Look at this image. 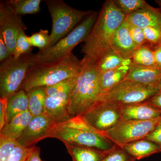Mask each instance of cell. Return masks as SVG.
I'll use <instances>...</instances> for the list:
<instances>
[{
    "label": "cell",
    "instance_id": "15",
    "mask_svg": "<svg viewBox=\"0 0 161 161\" xmlns=\"http://www.w3.org/2000/svg\"><path fill=\"white\" fill-rule=\"evenodd\" d=\"M69 96L51 97L45 98V112L57 124L66 122L71 117L68 110V104Z\"/></svg>",
    "mask_w": 161,
    "mask_h": 161
},
{
    "label": "cell",
    "instance_id": "26",
    "mask_svg": "<svg viewBox=\"0 0 161 161\" xmlns=\"http://www.w3.org/2000/svg\"><path fill=\"white\" fill-rule=\"evenodd\" d=\"M132 64L145 66H158L156 63L152 48L147 43L138 47L131 56Z\"/></svg>",
    "mask_w": 161,
    "mask_h": 161
},
{
    "label": "cell",
    "instance_id": "40",
    "mask_svg": "<svg viewBox=\"0 0 161 161\" xmlns=\"http://www.w3.org/2000/svg\"><path fill=\"white\" fill-rule=\"evenodd\" d=\"M40 147H32L28 157L26 161H43L40 158Z\"/></svg>",
    "mask_w": 161,
    "mask_h": 161
},
{
    "label": "cell",
    "instance_id": "35",
    "mask_svg": "<svg viewBox=\"0 0 161 161\" xmlns=\"http://www.w3.org/2000/svg\"><path fill=\"white\" fill-rule=\"evenodd\" d=\"M31 147H25L18 142L7 161H26Z\"/></svg>",
    "mask_w": 161,
    "mask_h": 161
},
{
    "label": "cell",
    "instance_id": "1",
    "mask_svg": "<svg viewBox=\"0 0 161 161\" xmlns=\"http://www.w3.org/2000/svg\"><path fill=\"white\" fill-rule=\"evenodd\" d=\"M113 0L106 1L90 33L84 40L81 52L84 58L96 63L112 49L115 32L126 18Z\"/></svg>",
    "mask_w": 161,
    "mask_h": 161
},
{
    "label": "cell",
    "instance_id": "42",
    "mask_svg": "<svg viewBox=\"0 0 161 161\" xmlns=\"http://www.w3.org/2000/svg\"><path fill=\"white\" fill-rule=\"evenodd\" d=\"M157 87L158 88V89L159 91H161V80L159 82L158 84L157 85Z\"/></svg>",
    "mask_w": 161,
    "mask_h": 161
},
{
    "label": "cell",
    "instance_id": "12",
    "mask_svg": "<svg viewBox=\"0 0 161 161\" xmlns=\"http://www.w3.org/2000/svg\"><path fill=\"white\" fill-rule=\"evenodd\" d=\"M58 125L46 112L33 116L17 141L27 147H34L40 141L50 137L52 131Z\"/></svg>",
    "mask_w": 161,
    "mask_h": 161
},
{
    "label": "cell",
    "instance_id": "25",
    "mask_svg": "<svg viewBox=\"0 0 161 161\" xmlns=\"http://www.w3.org/2000/svg\"><path fill=\"white\" fill-rule=\"evenodd\" d=\"M41 0H10L5 3L15 14H34L40 11Z\"/></svg>",
    "mask_w": 161,
    "mask_h": 161
},
{
    "label": "cell",
    "instance_id": "23",
    "mask_svg": "<svg viewBox=\"0 0 161 161\" xmlns=\"http://www.w3.org/2000/svg\"><path fill=\"white\" fill-rule=\"evenodd\" d=\"M28 111L27 93L21 89L8 99L7 107V123L17 115Z\"/></svg>",
    "mask_w": 161,
    "mask_h": 161
},
{
    "label": "cell",
    "instance_id": "16",
    "mask_svg": "<svg viewBox=\"0 0 161 161\" xmlns=\"http://www.w3.org/2000/svg\"><path fill=\"white\" fill-rule=\"evenodd\" d=\"M126 20L142 29L149 27L161 29V12L150 6L128 16Z\"/></svg>",
    "mask_w": 161,
    "mask_h": 161
},
{
    "label": "cell",
    "instance_id": "29",
    "mask_svg": "<svg viewBox=\"0 0 161 161\" xmlns=\"http://www.w3.org/2000/svg\"><path fill=\"white\" fill-rule=\"evenodd\" d=\"M18 144L17 140L0 133V161H7Z\"/></svg>",
    "mask_w": 161,
    "mask_h": 161
},
{
    "label": "cell",
    "instance_id": "33",
    "mask_svg": "<svg viewBox=\"0 0 161 161\" xmlns=\"http://www.w3.org/2000/svg\"><path fill=\"white\" fill-rule=\"evenodd\" d=\"M143 30L147 44L151 48L161 45V29L149 27Z\"/></svg>",
    "mask_w": 161,
    "mask_h": 161
},
{
    "label": "cell",
    "instance_id": "5",
    "mask_svg": "<svg viewBox=\"0 0 161 161\" xmlns=\"http://www.w3.org/2000/svg\"><path fill=\"white\" fill-rule=\"evenodd\" d=\"M98 16L96 12H93L69 34L59 40L54 45L40 50L38 53L35 54L36 64L54 62L72 53V50L75 47L86 40Z\"/></svg>",
    "mask_w": 161,
    "mask_h": 161
},
{
    "label": "cell",
    "instance_id": "3",
    "mask_svg": "<svg viewBox=\"0 0 161 161\" xmlns=\"http://www.w3.org/2000/svg\"><path fill=\"white\" fill-rule=\"evenodd\" d=\"M81 61L72 53L48 63L36 64L27 72L21 89L26 92L34 88L51 86L80 73Z\"/></svg>",
    "mask_w": 161,
    "mask_h": 161
},
{
    "label": "cell",
    "instance_id": "37",
    "mask_svg": "<svg viewBox=\"0 0 161 161\" xmlns=\"http://www.w3.org/2000/svg\"><path fill=\"white\" fill-rule=\"evenodd\" d=\"M146 138L157 144L161 149V118L155 130Z\"/></svg>",
    "mask_w": 161,
    "mask_h": 161
},
{
    "label": "cell",
    "instance_id": "21",
    "mask_svg": "<svg viewBox=\"0 0 161 161\" xmlns=\"http://www.w3.org/2000/svg\"><path fill=\"white\" fill-rule=\"evenodd\" d=\"M64 144L71 157L72 161H102L110 150L102 151L86 147H76L66 143Z\"/></svg>",
    "mask_w": 161,
    "mask_h": 161
},
{
    "label": "cell",
    "instance_id": "39",
    "mask_svg": "<svg viewBox=\"0 0 161 161\" xmlns=\"http://www.w3.org/2000/svg\"><path fill=\"white\" fill-rule=\"evenodd\" d=\"M147 103L161 111V91L147 101Z\"/></svg>",
    "mask_w": 161,
    "mask_h": 161
},
{
    "label": "cell",
    "instance_id": "38",
    "mask_svg": "<svg viewBox=\"0 0 161 161\" xmlns=\"http://www.w3.org/2000/svg\"><path fill=\"white\" fill-rule=\"evenodd\" d=\"M12 57L4 41L2 34L0 33V61L1 63Z\"/></svg>",
    "mask_w": 161,
    "mask_h": 161
},
{
    "label": "cell",
    "instance_id": "27",
    "mask_svg": "<svg viewBox=\"0 0 161 161\" xmlns=\"http://www.w3.org/2000/svg\"><path fill=\"white\" fill-rule=\"evenodd\" d=\"M78 76L64 80L51 86L45 87L46 96L51 97L69 96L76 84Z\"/></svg>",
    "mask_w": 161,
    "mask_h": 161
},
{
    "label": "cell",
    "instance_id": "6",
    "mask_svg": "<svg viewBox=\"0 0 161 161\" xmlns=\"http://www.w3.org/2000/svg\"><path fill=\"white\" fill-rule=\"evenodd\" d=\"M35 54L29 53L20 58L10 57L0 66L1 97L9 98L21 89L27 72L36 64Z\"/></svg>",
    "mask_w": 161,
    "mask_h": 161
},
{
    "label": "cell",
    "instance_id": "22",
    "mask_svg": "<svg viewBox=\"0 0 161 161\" xmlns=\"http://www.w3.org/2000/svg\"><path fill=\"white\" fill-rule=\"evenodd\" d=\"M99 74L115 69L123 65H130V59H125L113 49L110 50L96 62Z\"/></svg>",
    "mask_w": 161,
    "mask_h": 161
},
{
    "label": "cell",
    "instance_id": "18",
    "mask_svg": "<svg viewBox=\"0 0 161 161\" xmlns=\"http://www.w3.org/2000/svg\"><path fill=\"white\" fill-rule=\"evenodd\" d=\"M121 148L136 160L161 152L160 147L157 144L147 138L129 143Z\"/></svg>",
    "mask_w": 161,
    "mask_h": 161
},
{
    "label": "cell",
    "instance_id": "13",
    "mask_svg": "<svg viewBox=\"0 0 161 161\" xmlns=\"http://www.w3.org/2000/svg\"><path fill=\"white\" fill-rule=\"evenodd\" d=\"M126 79L157 86L161 80V67L142 66L132 63Z\"/></svg>",
    "mask_w": 161,
    "mask_h": 161
},
{
    "label": "cell",
    "instance_id": "28",
    "mask_svg": "<svg viewBox=\"0 0 161 161\" xmlns=\"http://www.w3.org/2000/svg\"><path fill=\"white\" fill-rule=\"evenodd\" d=\"M113 2L126 16L150 6L144 0H113Z\"/></svg>",
    "mask_w": 161,
    "mask_h": 161
},
{
    "label": "cell",
    "instance_id": "7",
    "mask_svg": "<svg viewBox=\"0 0 161 161\" xmlns=\"http://www.w3.org/2000/svg\"><path fill=\"white\" fill-rule=\"evenodd\" d=\"M50 138L60 140L63 143L76 147H86L108 151L115 144L99 132L80 130L58 124L52 131Z\"/></svg>",
    "mask_w": 161,
    "mask_h": 161
},
{
    "label": "cell",
    "instance_id": "17",
    "mask_svg": "<svg viewBox=\"0 0 161 161\" xmlns=\"http://www.w3.org/2000/svg\"><path fill=\"white\" fill-rule=\"evenodd\" d=\"M112 49L125 59H130L136 47L132 41L125 20L115 32L112 43Z\"/></svg>",
    "mask_w": 161,
    "mask_h": 161
},
{
    "label": "cell",
    "instance_id": "34",
    "mask_svg": "<svg viewBox=\"0 0 161 161\" xmlns=\"http://www.w3.org/2000/svg\"><path fill=\"white\" fill-rule=\"evenodd\" d=\"M125 22L130 36L136 48L138 47L146 44L147 42L143 30L128 22L126 19Z\"/></svg>",
    "mask_w": 161,
    "mask_h": 161
},
{
    "label": "cell",
    "instance_id": "32",
    "mask_svg": "<svg viewBox=\"0 0 161 161\" xmlns=\"http://www.w3.org/2000/svg\"><path fill=\"white\" fill-rule=\"evenodd\" d=\"M102 161H136L121 148L115 145Z\"/></svg>",
    "mask_w": 161,
    "mask_h": 161
},
{
    "label": "cell",
    "instance_id": "10",
    "mask_svg": "<svg viewBox=\"0 0 161 161\" xmlns=\"http://www.w3.org/2000/svg\"><path fill=\"white\" fill-rule=\"evenodd\" d=\"M80 116L89 125L102 134L115 126L123 119L121 107L100 99Z\"/></svg>",
    "mask_w": 161,
    "mask_h": 161
},
{
    "label": "cell",
    "instance_id": "19",
    "mask_svg": "<svg viewBox=\"0 0 161 161\" xmlns=\"http://www.w3.org/2000/svg\"><path fill=\"white\" fill-rule=\"evenodd\" d=\"M130 65H123L100 74L99 82L101 95L109 92L125 80L129 74Z\"/></svg>",
    "mask_w": 161,
    "mask_h": 161
},
{
    "label": "cell",
    "instance_id": "43",
    "mask_svg": "<svg viewBox=\"0 0 161 161\" xmlns=\"http://www.w3.org/2000/svg\"><path fill=\"white\" fill-rule=\"evenodd\" d=\"M156 3H157L160 6L161 8V0H157V1H155Z\"/></svg>",
    "mask_w": 161,
    "mask_h": 161
},
{
    "label": "cell",
    "instance_id": "2",
    "mask_svg": "<svg viewBox=\"0 0 161 161\" xmlns=\"http://www.w3.org/2000/svg\"><path fill=\"white\" fill-rule=\"evenodd\" d=\"M77 81L69 95L68 110L71 117L89 109L101 95L99 74L96 63L84 58Z\"/></svg>",
    "mask_w": 161,
    "mask_h": 161
},
{
    "label": "cell",
    "instance_id": "41",
    "mask_svg": "<svg viewBox=\"0 0 161 161\" xmlns=\"http://www.w3.org/2000/svg\"><path fill=\"white\" fill-rule=\"evenodd\" d=\"M157 65L161 67V45L152 48Z\"/></svg>",
    "mask_w": 161,
    "mask_h": 161
},
{
    "label": "cell",
    "instance_id": "20",
    "mask_svg": "<svg viewBox=\"0 0 161 161\" xmlns=\"http://www.w3.org/2000/svg\"><path fill=\"white\" fill-rule=\"evenodd\" d=\"M29 111L17 115L0 130V133L17 140L32 118Z\"/></svg>",
    "mask_w": 161,
    "mask_h": 161
},
{
    "label": "cell",
    "instance_id": "11",
    "mask_svg": "<svg viewBox=\"0 0 161 161\" xmlns=\"http://www.w3.org/2000/svg\"><path fill=\"white\" fill-rule=\"evenodd\" d=\"M26 29L21 16L15 14L6 3L0 4V33L12 56L14 54L18 36Z\"/></svg>",
    "mask_w": 161,
    "mask_h": 161
},
{
    "label": "cell",
    "instance_id": "24",
    "mask_svg": "<svg viewBox=\"0 0 161 161\" xmlns=\"http://www.w3.org/2000/svg\"><path fill=\"white\" fill-rule=\"evenodd\" d=\"M26 93L28 98V111L33 117L44 113L46 97L45 87L34 88Z\"/></svg>",
    "mask_w": 161,
    "mask_h": 161
},
{
    "label": "cell",
    "instance_id": "30",
    "mask_svg": "<svg viewBox=\"0 0 161 161\" xmlns=\"http://www.w3.org/2000/svg\"><path fill=\"white\" fill-rule=\"evenodd\" d=\"M31 50L32 46L30 43L28 37L25 34V31H23L18 36L13 57L14 58H20L23 55L31 53Z\"/></svg>",
    "mask_w": 161,
    "mask_h": 161
},
{
    "label": "cell",
    "instance_id": "9",
    "mask_svg": "<svg viewBox=\"0 0 161 161\" xmlns=\"http://www.w3.org/2000/svg\"><path fill=\"white\" fill-rule=\"evenodd\" d=\"M161 118L145 121L122 119L115 126L102 134L122 147L129 143L147 138L155 130Z\"/></svg>",
    "mask_w": 161,
    "mask_h": 161
},
{
    "label": "cell",
    "instance_id": "4",
    "mask_svg": "<svg viewBox=\"0 0 161 161\" xmlns=\"http://www.w3.org/2000/svg\"><path fill=\"white\" fill-rule=\"evenodd\" d=\"M52 18V28L49 45H54L65 37L93 11H82L72 8L62 0L45 1Z\"/></svg>",
    "mask_w": 161,
    "mask_h": 161
},
{
    "label": "cell",
    "instance_id": "14",
    "mask_svg": "<svg viewBox=\"0 0 161 161\" xmlns=\"http://www.w3.org/2000/svg\"><path fill=\"white\" fill-rule=\"evenodd\" d=\"M123 119L140 121L151 120L161 117V111L145 102L121 108Z\"/></svg>",
    "mask_w": 161,
    "mask_h": 161
},
{
    "label": "cell",
    "instance_id": "36",
    "mask_svg": "<svg viewBox=\"0 0 161 161\" xmlns=\"http://www.w3.org/2000/svg\"><path fill=\"white\" fill-rule=\"evenodd\" d=\"M8 98H0V130L7 124V107Z\"/></svg>",
    "mask_w": 161,
    "mask_h": 161
},
{
    "label": "cell",
    "instance_id": "31",
    "mask_svg": "<svg viewBox=\"0 0 161 161\" xmlns=\"http://www.w3.org/2000/svg\"><path fill=\"white\" fill-rule=\"evenodd\" d=\"M30 43L32 47H38L40 50L45 49L49 45L50 35L47 30L40 29L28 37Z\"/></svg>",
    "mask_w": 161,
    "mask_h": 161
},
{
    "label": "cell",
    "instance_id": "8",
    "mask_svg": "<svg viewBox=\"0 0 161 161\" xmlns=\"http://www.w3.org/2000/svg\"><path fill=\"white\" fill-rule=\"evenodd\" d=\"M157 86L125 79L98 99L121 107L145 102L159 92Z\"/></svg>",
    "mask_w": 161,
    "mask_h": 161
}]
</instances>
